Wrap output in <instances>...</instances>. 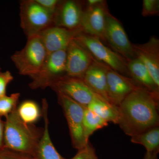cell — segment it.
I'll list each match as a JSON object with an SVG mask.
<instances>
[{
  "label": "cell",
  "instance_id": "cell-2",
  "mask_svg": "<svg viewBox=\"0 0 159 159\" xmlns=\"http://www.w3.org/2000/svg\"><path fill=\"white\" fill-rule=\"evenodd\" d=\"M43 132V128L23 122L16 108L4 121V147L34 156Z\"/></svg>",
  "mask_w": 159,
  "mask_h": 159
},
{
  "label": "cell",
  "instance_id": "cell-27",
  "mask_svg": "<svg viewBox=\"0 0 159 159\" xmlns=\"http://www.w3.org/2000/svg\"><path fill=\"white\" fill-rule=\"evenodd\" d=\"M13 80V76L10 71L0 72V98L6 95L7 86Z\"/></svg>",
  "mask_w": 159,
  "mask_h": 159
},
{
  "label": "cell",
  "instance_id": "cell-28",
  "mask_svg": "<svg viewBox=\"0 0 159 159\" xmlns=\"http://www.w3.org/2000/svg\"><path fill=\"white\" fill-rule=\"evenodd\" d=\"M43 8L54 14L57 10L60 1L58 0H35Z\"/></svg>",
  "mask_w": 159,
  "mask_h": 159
},
{
  "label": "cell",
  "instance_id": "cell-14",
  "mask_svg": "<svg viewBox=\"0 0 159 159\" xmlns=\"http://www.w3.org/2000/svg\"><path fill=\"white\" fill-rule=\"evenodd\" d=\"M81 32L80 30L72 31L54 25L42 31L38 35L48 54L67 49L71 41Z\"/></svg>",
  "mask_w": 159,
  "mask_h": 159
},
{
  "label": "cell",
  "instance_id": "cell-23",
  "mask_svg": "<svg viewBox=\"0 0 159 159\" xmlns=\"http://www.w3.org/2000/svg\"><path fill=\"white\" fill-rule=\"evenodd\" d=\"M20 94L14 93L10 96H4L0 98V118L8 116L17 108V105Z\"/></svg>",
  "mask_w": 159,
  "mask_h": 159
},
{
  "label": "cell",
  "instance_id": "cell-4",
  "mask_svg": "<svg viewBox=\"0 0 159 159\" xmlns=\"http://www.w3.org/2000/svg\"><path fill=\"white\" fill-rule=\"evenodd\" d=\"M20 26L27 37L39 34L54 25V14L43 8L35 0L20 4Z\"/></svg>",
  "mask_w": 159,
  "mask_h": 159
},
{
  "label": "cell",
  "instance_id": "cell-16",
  "mask_svg": "<svg viewBox=\"0 0 159 159\" xmlns=\"http://www.w3.org/2000/svg\"><path fill=\"white\" fill-rule=\"evenodd\" d=\"M108 67L95 59L82 80L94 93L110 103L107 93V72Z\"/></svg>",
  "mask_w": 159,
  "mask_h": 159
},
{
  "label": "cell",
  "instance_id": "cell-11",
  "mask_svg": "<svg viewBox=\"0 0 159 159\" xmlns=\"http://www.w3.org/2000/svg\"><path fill=\"white\" fill-rule=\"evenodd\" d=\"M109 12L105 1L84 9L80 30L82 33L98 38L105 41L104 34L107 15Z\"/></svg>",
  "mask_w": 159,
  "mask_h": 159
},
{
  "label": "cell",
  "instance_id": "cell-10",
  "mask_svg": "<svg viewBox=\"0 0 159 159\" xmlns=\"http://www.w3.org/2000/svg\"><path fill=\"white\" fill-rule=\"evenodd\" d=\"M94 60L88 50L74 39L67 48L66 75L82 79Z\"/></svg>",
  "mask_w": 159,
  "mask_h": 159
},
{
  "label": "cell",
  "instance_id": "cell-19",
  "mask_svg": "<svg viewBox=\"0 0 159 159\" xmlns=\"http://www.w3.org/2000/svg\"><path fill=\"white\" fill-rule=\"evenodd\" d=\"M87 108L109 123L118 124L119 113L118 107L111 104L99 97L95 98Z\"/></svg>",
  "mask_w": 159,
  "mask_h": 159
},
{
  "label": "cell",
  "instance_id": "cell-20",
  "mask_svg": "<svg viewBox=\"0 0 159 159\" xmlns=\"http://www.w3.org/2000/svg\"><path fill=\"white\" fill-rule=\"evenodd\" d=\"M130 141L134 144L143 145L147 152L159 153V126L131 137Z\"/></svg>",
  "mask_w": 159,
  "mask_h": 159
},
{
  "label": "cell",
  "instance_id": "cell-25",
  "mask_svg": "<svg viewBox=\"0 0 159 159\" xmlns=\"http://www.w3.org/2000/svg\"><path fill=\"white\" fill-rule=\"evenodd\" d=\"M159 12V0H144L143 1L142 13L143 16L157 15Z\"/></svg>",
  "mask_w": 159,
  "mask_h": 159
},
{
  "label": "cell",
  "instance_id": "cell-17",
  "mask_svg": "<svg viewBox=\"0 0 159 159\" xmlns=\"http://www.w3.org/2000/svg\"><path fill=\"white\" fill-rule=\"evenodd\" d=\"M48 104L46 99L42 100V116L44 126L41 139L34 152V157L37 159H67L58 152L51 140L49 131V121L48 116Z\"/></svg>",
  "mask_w": 159,
  "mask_h": 159
},
{
  "label": "cell",
  "instance_id": "cell-18",
  "mask_svg": "<svg viewBox=\"0 0 159 159\" xmlns=\"http://www.w3.org/2000/svg\"><path fill=\"white\" fill-rule=\"evenodd\" d=\"M127 67L129 77L140 86L159 96V87L145 65L137 57L127 60Z\"/></svg>",
  "mask_w": 159,
  "mask_h": 159
},
{
  "label": "cell",
  "instance_id": "cell-9",
  "mask_svg": "<svg viewBox=\"0 0 159 159\" xmlns=\"http://www.w3.org/2000/svg\"><path fill=\"white\" fill-rule=\"evenodd\" d=\"M107 41L116 52L126 60L135 57L133 44L130 43L123 26L109 11L106 17L105 34Z\"/></svg>",
  "mask_w": 159,
  "mask_h": 159
},
{
  "label": "cell",
  "instance_id": "cell-30",
  "mask_svg": "<svg viewBox=\"0 0 159 159\" xmlns=\"http://www.w3.org/2000/svg\"><path fill=\"white\" fill-rule=\"evenodd\" d=\"M158 154L157 152H146L143 159H158Z\"/></svg>",
  "mask_w": 159,
  "mask_h": 159
},
{
  "label": "cell",
  "instance_id": "cell-3",
  "mask_svg": "<svg viewBox=\"0 0 159 159\" xmlns=\"http://www.w3.org/2000/svg\"><path fill=\"white\" fill-rule=\"evenodd\" d=\"M48 55L38 34L28 38L25 46L11 55L19 74L30 77L37 74Z\"/></svg>",
  "mask_w": 159,
  "mask_h": 159
},
{
  "label": "cell",
  "instance_id": "cell-8",
  "mask_svg": "<svg viewBox=\"0 0 159 159\" xmlns=\"http://www.w3.org/2000/svg\"><path fill=\"white\" fill-rule=\"evenodd\" d=\"M48 87L56 93L66 95L85 107L95 98H101L92 92L82 79L70 77L66 74L54 79Z\"/></svg>",
  "mask_w": 159,
  "mask_h": 159
},
{
  "label": "cell",
  "instance_id": "cell-6",
  "mask_svg": "<svg viewBox=\"0 0 159 159\" xmlns=\"http://www.w3.org/2000/svg\"><path fill=\"white\" fill-rule=\"evenodd\" d=\"M57 102L62 109L68 125L72 145L77 150L87 144L84 132L83 119L85 107L70 97L57 93Z\"/></svg>",
  "mask_w": 159,
  "mask_h": 159
},
{
  "label": "cell",
  "instance_id": "cell-31",
  "mask_svg": "<svg viewBox=\"0 0 159 159\" xmlns=\"http://www.w3.org/2000/svg\"><path fill=\"white\" fill-rule=\"evenodd\" d=\"M103 1L102 0H89L87 1V6H95L102 3Z\"/></svg>",
  "mask_w": 159,
  "mask_h": 159
},
{
  "label": "cell",
  "instance_id": "cell-26",
  "mask_svg": "<svg viewBox=\"0 0 159 159\" xmlns=\"http://www.w3.org/2000/svg\"><path fill=\"white\" fill-rule=\"evenodd\" d=\"M0 159H37L31 155L3 147L0 150Z\"/></svg>",
  "mask_w": 159,
  "mask_h": 159
},
{
  "label": "cell",
  "instance_id": "cell-5",
  "mask_svg": "<svg viewBox=\"0 0 159 159\" xmlns=\"http://www.w3.org/2000/svg\"><path fill=\"white\" fill-rule=\"evenodd\" d=\"M75 39L88 50L94 59L119 74L129 77L127 60L106 46L99 38L81 32Z\"/></svg>",
  "mask_w": 159,
  "mask_h": 159
},
{
  "label": "cell",
  "instance_id": "cell-1",
  "mask_svg": "<svg viewBox=\"0 0 159 159\" xmlns=\"http://www.w3.org/2000/svg\"><path fill=\"white\" fill-rule=\"evenodd\" d=\"M159 96L142 87L130 93L118 107V124L132 137L159 126Z\"/></svg>",
  "mask_w": 159,
  "mask_h": 159
},
{
  "label": "cell",
  "instance_id": "cell-15",
  "mask_svg": "<svg viewBox=\"0 0 159 159\" xmlns=\"http://www.w3.org/2000/svg\"><path fill=\"white\" fill-rule=\"evenodd\" d=\"M135 57L146 67L157 86L159 87V40L155 36L147 42L133 44Z\"/></svg>",
  "mask_w": 159,
  "mask_h": 159
},
{
  "label": "cell",
  "instance_id": "cell-21",
  "mask_svg": "<svg viewBox=\"0 0 159 159\" xmlns=\"http://www.w3.org/2000/svg\"><path fill=\"white\" fill-rule=\"evenodd\" d=\"M18 115L23 122L34 124L42 116V112L36 102L32 100H26L16 108Z\"/></svg>",
  "mask_w": 159,
  "mask_h": 159
},
{
  "label": "cell",
  "instance_id": "cell-32",
  "mask_svg": "<svg viewBox=\"0 0 159 159\" xmlns=\"http://www.w3.org/2000/svg\"><path fill=\"white\" fill-rule=\"evenodd\" d=\"M1 67H0V72H1Z\"/></svg>",
  "mask_w": 159,
  "mask_h": 159
},
{
  "label": "cell",
  "instance_id": "cell-7",
  "mask_svg": "<svg viewBox=\"0 0 159 159\" xmlns=\"http://www.w3.org/2000/svg\"><path fill=\"white\" fill-rule=\"evenodd\" d=\"M67 49L48 54L39 71L31 77L32 89H45L54 79L65 75Z\"/></svg>",
  "mask_w": 159,
  "mask_h": 159
},
{
  "label": "cell",
  "instance_id": "cell-12",
  "mask_svg": "<svg viewBox=\"0 0 159 159\" xmlns=\"http://www.w3.org/2000/svg\"><path fill=\"white\" fill-rule=\"evenodd\" d=\"M107 82L110 103L117 107L130 93L142 87L130 77L119 74L109 66L107 72Z\"/></svg>",
  "mask_w": 159,
  "mask_h": 159
},
{
  "label": "cell",
  "instance_id": "cell-13",
  "mask_svg": "<svg viewBox=\"0 0 159 159\" xmlns=\"http://www.w3.org/2000/svg\"><path fill=\"white\" fill-rule=\"evenodd\" d=\"M83 11L80 2L61 1L54 14V25L72 31L80 30Z\"/></svg>",
  "mask_w": 159,
  "mask_h": 159
},
{
  "label": "cell",
  "instance_id": "cell-29",
  "mask_svg": "<svg viewBox=\"0 0 159 159\" xmlns=\"http://www.w3.org/2000/svg\"><path fill=\"white\" fill-rule=\"evenodd\" d=\"M4 121L0 118V150L4 147Z\"/></svg>",
  "mask_w": 159,
  "mask_h": 159
},
{
  "label": "cell",
  "instance_id": "cell-22",
  "mask_svg": "<svg viewBox=\"0 0 159 159\" xmlns=\"http://www.w3.org/2000/svg\"><path fill=\"white\" fill-rule=\"evenodd\" d=\"M83 125L84 137L88 142L90 137L96 131L106 127L108 123L86 107L84 115Z\"/></svg>",
  "mask_w": 159,
  "mask_h": 159
},
{
  "label": "cell",
  "instance_id": "cell-24",
  "mask_svg": "<svg viewBox=\"0 0 159 159\" xmlns=\"http://www.w3.org/2000/svg\"><path fill=\"white\" fill-rule=\"evenodd\" d=\"M77 150L76 154L70 159H99L95 148L89 141L84 148Z\"/></svg>",
  "mask_w": 159,
  "mask_h": 159
}]
</instances>
